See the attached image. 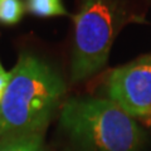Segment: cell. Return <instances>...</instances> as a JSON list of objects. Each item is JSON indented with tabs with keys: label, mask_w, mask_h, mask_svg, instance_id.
Segmentation results:
<instances>
[{
	"label": "cell",
	"mask_w": 151,
	"mask_h": 151,
	"mask_svg": "<svg viewBox=\"0 0 151 151\" xmlns=\"http://www.w3.org/2000/svg\"><path fill=\"white\" fill-rule=\"evenodd\" d=\"M64 91L63 79L49 64L22 53L0 101V137L43 134Z\"/></svg>",
	"instance_id": "1"
},
{
	"label": "cell",
	"mask_w": 151,
	"mask_h": 151,
	"mask_svg": "<svg viewBox=\"0 0 151 151\" xmlns=\"http://www.w3.org/2000/svg\"><path fill=\"white\" fill-rule=\"evenodd\" d=\"M60 125L86 151H137L144 140L135 119L110 98H70Z\"/></svg>",
	"instance_id": "2"
},
{
	"label": "cell",
	"mask_w": 151,
	"mask_h": 151,
	"mask_svg": "<svg viewBox=\"0 0 151 151\" xmlns=\"http://www.w3.org/2000/svg\"><path fill=\"white\" fill-rule=\"evenodd\" d=\"M73 20L72 79L82 81L106 65L116 33L117 15L110 0H83Z\"/></svg>",
	"instance_id": "3"
},
{
	"label": "cell",
	"mask_w": 151,
	"mask_h": 151,
	"mask_svg": "<svg viewBox=\"0 0 151 151\" xmlns=\"http://www.w3.org/2000/svg\"><path fill=\"white\" fill-rule=\"evenodd\" d=\"M106 86L110 100L132 119H150L151 54L113 69Z\"/></svg>",
	"instance_id": "4"
},
{
	"label": "cell",
	"mask_w": 151,
	"mask_h": 151,
	"mask_svg": "<svg viewBox=\"0 0 151 151\" xmlns=\"http://www.w3.org/2000/svg\"><path fill=\"white\" fill-rule=\"evenodd\" d=\"M0 151H45L43 134L3 136L0 137Z\"/></svg>",
	"instance_id": "5"
},
{
	"label": "cell",
	"mask_w": 151,
	"mask_h": 151,
	"mask_svg": "<svg viewBox=\"0 0 151 151\" xmlns=\"http://www.w3.org/2000/svg\"><path fill=\"white\" fill-rule=\"evenodd\" d=\"M27 10L40 18L68 15L62 0H27Z\"/></svg>",
	"instance_id": "6"
},
{
	"label": "cell",
	"mask_w": 151,
	"mask_h": 151,
	"mask_svg": "<svg viewBox=\"0 0 151 151\" xmlns=\"http://www.w3.org/2000/svg\"><path fill=\"white\" fill-rule=\"evenodd\" d=\"M24 14V5L20 0H0V23L13 25Z\"/></svg>",
	"instance_id": "7"
},
{
	"label": "cell",
	"mask_w": 151,
	"mask_h": 151,
	"mask_svg": "<svg viewBox=\"0 0 151 151\" xmlns=\"http://www.w3.org/2000/svg\"><path fill=\"white\" fill-rule=\"evenodd\" d=\"M9 79H10V72H6V70L4 69L1 62H0V101H1L4 93H5Z\"/></svg>",
	"instance_id": "8"
}]
</instances>
